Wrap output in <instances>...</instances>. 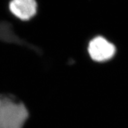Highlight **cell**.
I'll list each match as a JSON object with an SVG mask.
<instances>
[{"label": "cell", "instance_id": "2", "mask_svg": "<svg viewBox=\"0 0 128 128\" xmlns=\"http://www.w3.org/2000/svg\"><path fill=\"white\" fill-rule=\"evenodd\" d=\"M88 54L92 60L104 62L112 58L115 54L116 48L113 44L102 36H97L90 42Z\"/></svg>", "mask_w": 128, "mask_h": 128}, {"label": "cell", "instance_id": "3", "mask_svg": "<svg viewBox=\"0 0 128 128\" xmlns=\"http://www.w3.org/2000/svg\"><path fill=\"white\" fill-rule=\"evenodd\" d=\"M9 10L16 18L26 21L36 14L37 4L35 0H11Z\"/></svg>", "mask_w": 128, "mask_h": 128}, {"label": "cell", "instance_id": "1", "mask_svg": "<svg viewBox=\"0 0 128 128\" xmlns=\"http://www.w3.org/2000/svg\"><path fill=\"white\" fill-rule=\"evenodd\" d=\"M28 117L24 103L15 96L0 94V128H23Z\"/></svg>", "mask_w": 128, "mask_h": 128}]
</instances>
